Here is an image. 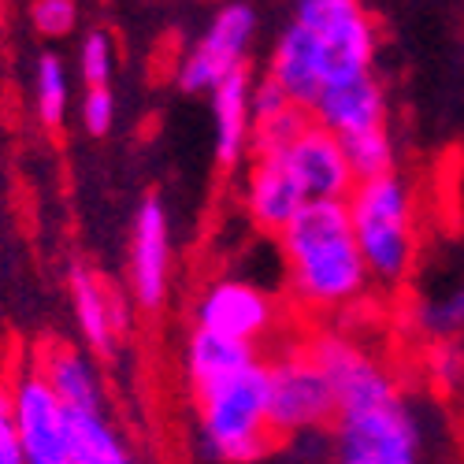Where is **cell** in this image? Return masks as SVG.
Here are the masks:
<instances>
[{"instance_id": "cell-1", "label": "cell", "mask_w": 464, "mask_h": 464, "mask_svg": "<svg viewBox=\"0 0 464 464\" xmlns=\"http://www.w3.org/2000/svg\"><path fill=\"white\" fill-rule=\"evenodd\" d=\"M276 242L290 297L308 313H342L368 294L372 276L357 249L345 201H308Z\"/></svg>"}, {"instance_id": "cell-2", "label": "cell", "mask_w": 464, "mask_h": 464, "mask_svg": "<svg viewBox=\"0 0 464 464\" xmlns=\"http://www.w3.org/2000/svg\"><path fill=\"white\" fill-rule=\"evenodd\" d=\"M193 435L208 464H256L279 446L267 420V357L193 386Z\"/></svg>"}, {"instance_id": "cell-3", "label": "cell", "mask_w": 464, "mask_h": 464, "mask_svg": "<svg viewBox=\"0 0 464 464\" xmlns=\"http://www.w3.org/2000/svg\"><path fill=\"white\" fill-rule=\"evenodd\" d=\"M357 249L368 264V276L379 286H401L416 264V201L409 182L394 171L382 179L357 182L345 198Z\"/></svg>"}, {"instance_id": "cell-4", "label": "cell", "mask_w": 464, "mask_h": 464, "mask_svg": "<svg viewBox=\"0 0 464 464\" xmlns=\"http://www.w3.org/2000/svg\"><path fill=\"white\" fill-rule=\"evenodd\" d=\"M267 420L279 442L324 431L338 420L334 391L313 353L304 350V342L279 345L267 357Z\"/></svg>"}, {"instance_id": "cell-5", "label": "cell", "mask_w": 464, "mask_h": 464, "mask_svg": "<svg viewBox=\"0 0 464 464\" xmlns=\"http://www.w3.org/2000/svg\"><path fill=\"white\" fill-rule=\"evenodd\" d=\"M256 8L249 0H227L216 8L201 37L186 49L175 67V86L189 97H208L223 79L249 67V53L256 42Z\"/></svg>"}, {"instance_id": "cell-6", "label": "cell", "mask_w": 464, "mask_h": 464, "mask_svg": "<svg viewBox=\"0 0 464 464\" xmlns=\"http://www.w3.org/2000/svg\"><path fill=\"white\" fill-rule=\"evenodd\" d=\"M15 435L26 464H67L71 460V409L56 398L34 353H23L8 372Z\"/></svg>"}, {"instance_id": "cell-7", "label": "cell", "mask_w": 464, "mask_h": 464, "mask_svg": "<svg viewBox=\"0 0 464 464\" xmlns=\"http://www.w3.org/2000/svg\"><path fill=\"white\" fill-rule=\"evenodd\" d=\"M189 316H193V327L260 350V345H267L283 331L286 308L272 290H264L242 276L238 279L223 276L201 286V294L193 297Z\"/></svg>"}, {"instance_id": "cell-8", "label": "cell", "mask_w": 464, "mask_h": 464, "mask_svg": "<svg viewBox=\"0 0 464 464\" xmlns=\"http://www.w3.org/2000/svg\"><path fill=\"white\" fill-rule=\"evenodd\" d=\"M294 23H301L316 37L327 82L372 71L379 49V26L361 0H297Z\"/></svg>"}, {"instance_id": "cell-9", "label": "cell", "mask_w": 464, "mask_h": 464, "mask_svg": "<svg viewBox=\"0 0 464 464\" xmlns=\"http://www.w3.org/2000/svg\"><path fill=\"white\" fill-rule=\"evenodd\" d=\"M338 464H420V428L401 398L338 412Z\"/></svg>"}, {"instance_id": "cell-10", "label": "cell", "mask_w": 464, "mask_h": 464, "mask_svg": "<svg viewBox=\"0 0 464 464\" xmlns=\"http://www.w3.org/2000/svg\"><path fill=\"white\" fill-rule=\"evenodd\" d=\"M304 350L313 353L324 379L331 382L338 412H353V409H368V405H379V401L401 398L394 375L350 334L316 331L313 338H304Z\"/></svg>"}, {"instance_id": "cell-11", "label": "cell", "mask_w": 464, "mask_h": 464, "mask_svg": "<svg viewBox=\"0 0 464 464\" xmlns=\"http://www.w3.org/2000/svg\"><path fill=\"white\" fill-rule=\"evenodd\" d=\"M171 216L168 205L149 193L141 198L134 212V230H130V256H127V290L141 313H160L171 294Z\"/></svg>"}, {"instance_id": "cell-12", "label": "cell", "mask_w": 464, "mask_h": 464, "mask_svg": "<svg viewBox=\"0 0 464 464\" xmlns=\"http://www.w3.org/2000/svg\"><path fill=\"white\" fill-rule=\"evenodd\" d=\"M67 297H71L74 327L82 334V350H90L97 361H111L127 334V308L120 294L90 264L74 260L67 267Z\"/></svg>"}, {"instance_id": "cell-13", "label": "cell", "mask_w": 464, "mask_h": 464, "mask_svg": "<svg viewBox=\"0 0 464 464\" xmlns=\"http://www.w3.org/2000/svg\"><path fill=\"white\" fill-rule=\"evenodd\" d=\"M308 115H313V123H320L342 141L368 134V130H382L386 127V90L372 71L345 74V79H334L320 90Z\"/></svg>"}, {"instance_id": "cell-14", "label": "cell", "mask_w": 464, "mask_h": 464, "mask_svg": "<svg viewBox=\"0 0 464 464\" xmlns=\"http://www.w3.org/2000/svg\"><path fill=\"white\" fill-rule=\"evenodd\" d=\"M308 205L283 152L276 157H249L242 175V212L260 235H279V230Z\"/></svg>"}, {"instance_id": "cell-15", "label": "cell", "mask_w": 464, "mask_h": 464, "mask_svg": "<svg viewBox=\"0 0 464 464\" xmlns=\"http://www.w3.org/2000/svg\"><path fill=\"white\" fill-rule=\"evenodd\" d=\"M283 157L308 201H345L357 186L342 138H334L320 123H308Z\"/></svg>"}, {"instance_id": "cell-16", "label": "cell", "mask_w": 464, "mask_h": 464, "mask_svg": "<svg viewBox=\"0 0 464 464\" xmlns=\"http://www.w3.org/2000/svg\"><path fill=\"white\" fill-rule=\"evenodd\" d=\"M253 71H238L208 93L212 111V157L219 171L246 168L253 152Z\"/></svg>"}, {"instance_id": "cell-17", "label": "cell", "mask_w": 464, "mask_h": 464, "mask_svg": "<svg viewBox=\"0 0 464 464\" xmlns=\"http://www.w3.org/2000/svg\"><path fill=\"white\" fill-rule=\"evenodd\" d=\"M34 361L56 391V398L71 412H104V379L101 364L90 350L71 345L63 338H45L42 345H34Z\"/></svg>"}, {"instance_id": "cell-18", "label": "cell", "mask_w": 464, "mask_h": 464, "mask_svg": "<svg viewBox=\"0 0 464 464\" xmlns=\"http://www.w3.org/2000/svg\"><path fill=\"white\" fill-rule=\"evenodd\" d=\"M264 79L276 82L286 93V101H294L297 108H313V101L327 86V67H324L320 45L301 23L290 19V26L276 37Z\"/></svg>"}, {"instance_id": "cell-19", "label": "cell", "mask_w": 464, "mask_h": 464, "mask_svg": "<svg viewBox=\"0 0 464 464\" xmlns=\"http://www.w3.org/2000/svg\"><path fill=\"white\" fill-rule=\"evenodd\" d=\"M256 357H260V350H253V345L230 342V338L201 331V327H189V338L182 342V375H186V386L193 391V386H205L219 375L246 368Z\"/></svg>"}, {"instance_id": "cell-20", "label": "cell", "mask_w": 464, "mask_h": 464, "mask_svg": "<svg viewBox=\"0 0 464 464\" xmlns=\"http://www.w3.org/2000/svg\"><path fill=\"white\" fill-rule=\"evenodd\" d=\"M71 460L74 464H141L108 412H71Z\"/></svg>"}, {"instance_id": "cell-21", "label": "cell", "mask_w": 464, "mask_h": 464, "mask_svg": "<svg viewBox=\"0 0 464 464\" xmlns=\"http://www.w3.org/2000/svg\"><path fill=\"white\" fill-rule=\"evenodd\" d=\"M71 111V74L60 53H42L34 63V115L42 130L56 134Z\"/></svg>"}, {"instance_id": "cell-22", "label": "cell", "mask_w": 464, "mask_h": 464, "mask_svg": "<svg viewBox=\"0 0 464 464\" xmlns=\"http://www.w3.org/2000/svg\"><path fill=\"white\" fill-rule=\"evenodd\" d=\"M308 123H313V115H308V108H297V104H286L272 115H264V120L253 123V152L249 157H276V152H286Z\"/></svg>"}, {"instance_id": "cell-23", "label": "cell", "mask_w": 464, "mask_h": 464, "mask_svg": "<svg viewBox=\"0 0 464 464\" xmlns=\"http://www.w3.org/2000/svg\"><path fill=\"white\" fill-rule=\"evenodd\" d=\"M342 145H345V160H350V171H353L357 182L394 175V141H391V134H386V127L357 134V138H345Z\"/></svg>"}, {"instance_id": "cell-24", "label": "cell", "mask_w": 464, "mask_h": 464, "mask_svg": "<svg viewBox=\"0 0 464 464\" xmlns=\"http://www.w3.org/2000/svg\"><path fill=\"white\" fill-rule=\"evenodd\" d=\"M115 74V42L108 30H90L79 42V79L86 90L111 86Z\"/></svg>"}, {"instance_id": "cell-25", "label": "cell", "mask_w": 464, "mask_h": 464, "mask_svg": "<svg viewBox=\"0 0 464 464\" xmlns=\"http://www.w3.org/2000/svg\"><path fill=\"white\" fill-rule=\"evenodd\" d=\"M30 26L45 42H63L79 26V0H30Z\"/></svg>"}, {"instance_id": "cell-26", "label": "cell", "mask_w": 464, "mask_h": 464, "mask_svg": "<svg viewBox=\"0 0 464 464\" xmlns=\"http://www.w3.org/2000/svg\"><path fill=\"white\" fill-rule=\"evenodd\" d=\"M420 324L435 338H453L464 331V290H453L431 304L420 308Z\"/></svg>"}, {"instance_id": "cell-27", "label": "cell", "mask_w": 464, "mask_h": 464, "mask_svg": "<svg viewBox=\"0 0 464 464\" xmlns=\"http://www.w3.org/2000/svg\"><path fill=\"white\" fill-rule=\"evenodd\" d=\"M115 115H120V108H115V93L111 86H101V90H86L82 101H79V120H82V130L90 138H108L111 127H115Z\"/></svg>"}, {"instance_id": "cell-28", "label": "cell", "mask_w": 464, "mask_h": 464, "mask_svg": "<svg viewBox=\"0 0 464 464\" xmlns=\"http://www.w3.org/2000/svg\"><path fill=\"white\" fill-rule=\"evenodd\" d=\"M0 464H26V460H23L19 435H15V416H12L8 375H0Z\"/></svg>"}, {"instance_id": "cell-29", "label": "cell", "mask_w": 464, "mask_h": 464, "mask_svg": "<svg viewBox=\"0 0 464 464\" xmlns=\"http://www.w3.org/2000/svg\"><path fill=\"white\" fill-rule=\"evenodd\" d=\"M428 364H431V375H435L442 386H453V382L464 375V353L457 350L453 342H439Z\"/></svg>"}, {"instance_id": "cell-30", "label": "cell", "mask_w": 464, "mask_h": 464, "mask_svg": "<svg viewBox=\"0 0 464 464\" xmlns=\"http://www.w3.org/2000/svg\"><path fill=\"white\" fill-rule=\"evenodd\" d=\"M67 464H74V460H67Z\"/></svg>"}]
</instances>
